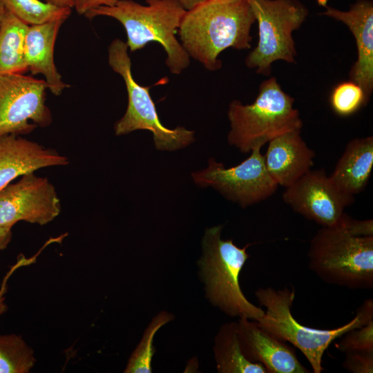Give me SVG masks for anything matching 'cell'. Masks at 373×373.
<instances>
[{
    "label": "cell",
    "instance_id": "obj_1",
    "mask_svg": "<svg viewBox=\"0 0 373 373\" xmlns=\"http://www.w3.org/2000/svg\"><path fill=\"white\" fill-rule=\"evenodd\" d=\"M255 22L247 0H204L186 10L178 34L189 56L214 71L222 67L218 56L224 50L251 48Z\"/></svg>",
    "mask_w": 373,
    "mask_h": 373
},
{
    "label": "cell",
    "instance_id": "obj_30",
    "mask_svg": "<svg viewBox=\"0 0 373 373\" xmlns=\"http://www.w3.org/2000/svg\"><path fill=\"white\" fill-rule=\"evenodd\" d=\"M44 1L61 8H73V0H44Z\"/></svg>",
    "mask_w": 373,
    "mask_h": 373
},
{
    "label": "cell",
    "instance_id": "obj_15",
    "mask_svg": "<svg viewBox=\"0 0 373 373\" xmlns=\"http://www.w3.org/2000/svg\"><path fill=\"white\" fill-rule=\"evenodd\" d=\"M57 151L13 134L0 137V190L22 175L50 166L68 165Z\"/></svg>",
    "mask_w": 373,
    "mask_h": 373
},
{
    "label": "cell",
    "instance_id": "obj_23",
    "mask_svg": "<svg viewBox=\"0 0 373 373\" xmlns=\"http://www.w3.org/2000/svg\"><path fill=\"white\" fill-rule=\"evenodd\" d=\"M171 319V315L166 312H162L154 317L145 330L139 345L131 354L124 372H151V361L154 354L153 338L155 334Z\"/></svg>",
    "mask_w": 373,
    "mask_h": 373
},
{
    "label": "cell",
    "instance_id": "obj_7",
    "mask_svg": "<svg viewBox=\"0 0 373 373\" xmlns=\"http://www.w3.org/2000/svg\"><path fill=\"white\" fill-rule=\"evenodd\" d=\"M128 50L126 43L119 39H114L108 48L109 66L123 78L128 94L126 111L114 126L115 135L149 131L153 133L155 148L162 151H174L193 143L194 131L183 126L171 129L161 123L149 93L150 86H142L133 78Z\"/></svg>",
    "mask_w": 373,
    "mask_h": 373
},
{
    "label": "cell",
    "instance_id": "obj_17",
    "mask_svg": "<svg viewBox=\"0 0 373 373\" xmlns=\"http://www.w3.org/2000/svg\"><path fill=\"white\" fill-rule=\"evenodd\" d=\"M64 21L56 19L28 25L23 43V55L28 70L34 75H43L48 89L55 95H60L69 86L62 80L54 61L55 41Z\"/></svg>",
    "mask_w": 373,
    "mask_h": 373
},
{
    "label": "cell",
    "instance_id": "obj_8",
    "mask_svg": "<svg viewBox=\"0 0 373 373\" xmlns=\"http://www.w3.org/2000/svg\"><path fill=\"white\" fill-rule=\"evenodd\" d=\"M258 23V40L245 59L246 66L256 73L270 75L278 60L295 63L297 55L293 32L309 15L298 0H248Z\"/></svg>",
    "mask_w": 373,
    "mask_h": 373
},
{
    "label": "cell",
    "instance_id": "obj_19",
    "mask_svg": "<svg viewBox=\"0 0 373 373\" xmlns=\"http://www.w3.org/2000/svg\"><path fill=\"white\" fill-rule=\"evenodd\" d=\"M217 369L220 373H267L259 363L243 355L238 338L237 323L223 325L215 338L213 347Z\"/></svg>",
    "mask_w": 373,
    "mask_h": 373
},
{
    "label": "cell",
    "instance_id": "obj_2",
    "mask_svg": "<svg viewBox=\"0 0 373 373\" xmlns=\"http://www.w3.org/2000/svg\"><path fill=\"white\" fill-rule=\"evenodd\" d=\"M146 2L144 6L133 0H118L113 6L93 9L84 16L89 19L106 16L119 21L132 52L150 42L160 44L166 53V64L170 72L180 75L190 64V57L175 36L186 10L178 0Z\"/></svg>",
    "mask_w": 373,
    "mask_h": 373
},
{
    "label": "cell",
    "instance_id": "obj_21",
    "mask_svg": "<svg viewBox=\"0 0 373 373\" xmlns=\"http://www.w3.org/2000/svg\"><path fill=\"white\" fill-rule=\"evenodd\" d=\"M35 361L33 350L21 336L0 334V373H28Z\"/></svg>",
    "mask_w": 373,
    "mask_h": 373
},
{
    "label": "cell",
    "instance_id": "obj_13",
    "mask_svg": "<svg viewBox=\"0 0 373 373\" xmlns=\"http://www.w3.org/2000/svg\"><path fill=\"white\" fill-rule=\"evenodd\" d=\"M325 8L321 15L345 24L352 33L357 49V59L349 73L350 79L359 85L369 101L373 91V2L357 0L347 11L340 10L318 0Z\"/></svg>",
    "mask_w": 373,
    "mask_h": 373
},
{
    "label": "cell",
    "instance_id": "obj_29",
    "mask_svg": "<svg viewBox=\"0 0 373 373\" xmlns=\"http://www.w3.org/2000/svg\"><path fill=\"white\" fill-rule=\"evenodd\" d=\"M6 280H4L0 289V316L4 314L8 309L4 296L6 290Z\"/></svg>",
    "mask_w": 373,
    "mask_h": 373
},
{
    "label": "cell",
    "instance_id": "obj_18",
    "mask_svg": "<svg viewBox=\"0 0 373 373\" xmlns=\"http://www.w3.org/2000/svg\"><path fill=\"white\" fill-rule=\"evenodd\" d=\"M373 166V137L356 138L346 146L329 176L341 192L354 196L366 186Z\"/></svg>",
    "mask_w": 373,
    "mask_h": 373
},
{
    "label": "cell",
    "instance_id": "obj_31",
    "mask_svg": "<svg viewBox=\"0 0 373 373\" xmlns=\"http://www.w3.org/2000/svg\"><path fill=\"white\" fill-rule=\"evenodd\" d=\"M186 10H189L204 0H178Z\"/></svg>",
    "mask_w": 373,
    "mask_h": 373
},
{
    "label": "cell",
    "instance_id": "obj_14",
    "mask_svg": "<svg viewBox=\"0 0 373 373\" xmlns=\"http://www.w3.org/2000/svg\"><path fill=\"white\" fill-rule=\"evenodd\" d=\"M240 318L237 334L243 355L259 363L267 373H309L298 359L295 350L262 329L256 321Z\"/></svg>",
    "mask_w": 373,
    "mask_h": 373
},
{
    "label": "cell",
    "instance_id": "obj_10",
    "mask_svg": "<svg viewBox=\"0 0 373 373\" xmlns=\"http://www.w3.org/2000/svg\"><path fill=\"white\" fill-rule=\"evenodd\" d=\"M46 82L21 73L0 77V137L26 135L49 126L52 117L46 104Z\"/></svg>",
    "mask_w": 373,
    "mask_h": 373
},
{
    "label": "cell",
    "instance_id": "obj_4",
    "mask_svg": "<svg viewBox=\"0 0 373 373\" xmlns=\"http://www.w3.org/2000/svg\"><path fill=\"white\" fill-rule=\"evenodd\" d=\"M255 295L259 305L266 309L264 315L256 321L258 325L278 339L298 348L314 373L323 370V354L334 340L373 320V300L368 298L357 309L354 318L346 324L331 329L311 328L300 324L291 314L295 298L294 287L279 290L260 288Z\"/></svg>",
    "mask_w": 373,
    "mask_h": 373
},
{
    "label": "cell",
    "instance_id": "obj_26",
    "mask_svg": "<svg viewBox=\"0 0 373 373\" xmlns=\"http://www.w3.org/2000/svg\"><path fill=\"white\" fill-rule=\"evenodd\" d=\"M343 367L352 373L373 372V351H350L345 353Z\"/></svg>",
    "mask_w": 373,
    "mask_h": 373
},
{
    "label": "cell",
    "instance_id": "obj_28",
    "mask_svg": "<svg viewBox=\"0 0 373 373\" xmlns=\"http://www.w3.org/2000/svg\"><path fill=\"white\" fill-rule=\"evenodd\" d=\"M12 238L11 229L0 227V251L5 249Z\"/></svg>",
    "mask_w": 373,
    "mask_h": 373
},
{
    "label": "cell",
    "instance_id": "obj_12",
    "mask_svg": "<svg viewBox=\"0 0 373 373\" xmlns=\"http://www.w3.org/2000/svg\"><path fill=\"white\" fill-rule=\"evenodd\" d=\"M283 201L296 213L322 227L336 223L354 196L337 189L323 169L309 171L285 188Z\"/></svg>",
    "mask_w": 373,
    "mask_h": 373
},
{
    "label": "cell",
    "instance_id": "obj_27",
    "mask_svg": "<svg viewBox=\"0 0 373 373\" xmlns=\"http://www.w3.org/2000/svg\"><path fill=\"white\" fill-rule=\"evenodd\" d=\"M73 8L79 15H85L88 11L101 7L113 6L118 0H73Z\"/></svg>",
    "mask_w": 373,
    "mask_h": 373
},
{
    "label": "cell",
    "instance_id": "obj_16",
    "mask_svg": "<svg viewBox=\"0 0 373 373\" xmlns=\"http://www.w3.org/2000/svg\"><path fill=\"white\" fill-rule=\"evenodd\" d=\"M264 155L267 172L278 185L287 187L310 171L315 153L294 130L270 140Z\"/></svg>",
    "mask_w": 373,
    "mask_h": 373
},
{
    "label": "cell",
    "instance_id": "obj_6",
    "mask_svg": "<svg viewBox=\"0 0 373 373\" xmlns=\"http://www.w3.org/2000/svg\"><path fill=\"white\" fill-rule=\"evenodd\" d=\"M222 226L206 230L202 240L203 255L199 263L209 300L226 314L258 321L265 310L248 300L239 284V275L249 258L247 248H240L233 240L221 239Z\"/></svg>",
    "mask_w": 373,
    "mask_h": 373
},
{
    "label": "cell",
    "instance_id": "obj_9",
    "mask_svg": "<svg viewBox=\"0 0 373 373\" xmlns=\"http://www.w3.org/2000/svg\"><path fill=\"white\" fill-rule=\"evenodd\" d=\"M260 149L256 146L249 157L231 168L210 158L208 166L192 173V178L199 186H211L242 207L265 200L278 185L267 172Z\"/></svg>",
    "mask_w": 373,
    "mask_h": 373
},
{
    "label": "cell",
    "instance_id": "obj_11",
    "mask_svg": "<svg viewBox=\"0 0 373 373\" xmlns=\"http://www.w3.org/2000/svg\"><path fill=\"white\" fill-rule=\"evenodd\" d=\"M61 202L54 185L35 172L0 190V227L11 229L18 222L45 225L61 212Z\"/></svg>",
    "mask_w": 373,
    "mask_h": 373
},
{
    "label": "cell",
    "instance_id": "obj_25",
    "mask_svg": "<svg viewBox=\"0 0 373 373\" xmlns=\"http://www.w3.org/2000/svg\"><path fill=\"white\" fill-rule=\"evenodd\" d=\"M339 351H373V320L361 327L354 328L341 336L335 344Z\"/></svg>",
    "mask_w": 373,
    "mask_h": 373
},
{
    "label": "cell",
    "instance_id": "obj_5",
    "mask_svg": "<svg viewBox=\"0 0 373 373\" xmlns=\"http://www.w3.org/2000/svg\"><path fill=\"white\" fill-rule=\"evenodd\" d=\"M294 104V97L282 89L276 77L263 81L253 103L233 100L229 104V144L247 153L282 134L301 130L303 122Z\"/></svg>",
    "mask_w": 373,
    "mask_h": 373
},
{
    "label": "cell",
    "instance_id": "obj_32",
    "mask_svg": "<svg viewBox=\"0 0 373 373\" xmlns=\"http://www.w3.org/2000/svg\"><path fill=\"white\" fill-rule=\"evenodd\" d=\"M6 12V10L3 4L2 3L1 1L0 0V26Z\"/></svg>",
    "mask_w": 373,
    "mask_h": 373
},
{
    "label": "cell",
    "instance_id": "obj_22",
    "mask_svg": "<svg viewBox=\"0 0 373 373\" xmlns=\"http://www.w3.org/2000/svg\"><path fill=\"white\" fill-rule=\"evenodd\" d=\"M6 10L27 25L46 21L66 20L71 8H61L40 0H1Z\"/></svg>",
    "mask_w": 373,
    "mask_h": 373
},
{
    "label": "cell",
    "instance_id": "obj_20",
    "mask_svg": "<svg viewBox=\"0 0 373 373\" xmlns=\"http://www.w3.org/2000/svg\"><path fill=\"white\" fill-rule=\"evenodd\" d=\"M28 25L6 10L0 26V77L28 71L23 43Z\"/></svg>",
    "mask_w": 373,
    "mask_h": 373
},
{
    "label": "cell",
    "instance_id": "obj_24",
    "mask_svg": "<svg viewBox=\"0 0 373 373\" xmlns=\"http://www.w3.org/2000/svg\"><path fill=\"white\" fill-rule=\"evenodd\" d=\"M368 102L363 88L350 79L336 84L329 95L333 111L342 117L354 114Z\"/></svg>",
    "mask_w": 373,
    "mask_h": 373
},
{
    "label": "cell",
    "instance_id": "obj_33",
    "mask_svg": "<svg viewBox=\"0 0 373 373\" xmlns=\"http://www.w3.org/2000/svg\"><path fill=\"white\" fill-rule=\"evenodd\" d=\"M248 1V0H247Z\"/></svg>",
    "mask_w": 373,
    "mask_h": 373
},
{
    "label": "cell",
    "instance_id": "obj_3",
    "mask_svg": "<svg viewBox=\"0 0 373 373\" xmlns=\"http://www.w3.org/2000/svg\"><path fill=\"white\" fill-rule=\"evenodd\" d=\"M345 213L333 225L322 227L312 238L309 267L325 283L352 289L373 287V236L350 229Z\"/></svg>",
    "mask_w": 373,
    "mask_h": 373
}]
</instances>
